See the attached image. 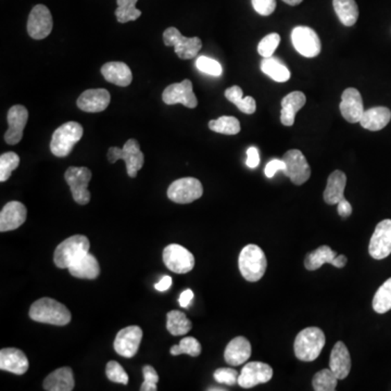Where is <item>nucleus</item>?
Segmentation results:
<instances>
[{"label": "nucleus", "mask_w": 391, "mask_h": 391, "mask_svg": "<svg viewBox=\"0 0 391 391\" xmlns=\"http://www.w3.org/2000/svg\"><path fill=\"white\" fill-rule=\"evenodd\" d=\"M31 319L44 324L65 326L69 324L72 315L65 305L51 298H42L35 301L30 308Z\"/></svg>", "instance_id": "f257e3e1"}, {"label": "nucleus", "mask_w": 391, "mask_h": 391, "mask_svg": "<svg viewBox=\"0 0 391 391\" xmlns=\"http://www.w3.org/2000/svg\"><path fill=\"white\" fill-rule=\"evenodd\" d=\"M326 338L319 327H308L297 335L294 344L296 357L303 362L315 361L324 348Z\"/></svg>", "instance_id": "f03ea898"}, {"label": "nucleus", "mask_w": 391, "mask_h": 391, "mask_svg": "<svg viewBox=\"0 0 391 391\" xmlns=\"http://www.w3.org/2000/svg\"><path fill=\"white\" fill-rule=\"evenodd\" d=\"M238 266L243 278L250 282L260 280L268 268L264 251L257 245H247L238 257Z\"/></svg>", "instance_id": "7ed1b4c3"}, {"label": "nucleus", "mask_w": 391, "mask_h": 391, "mask_svg": "<svg viewBox=\"0 0 391 391\" xmlns=\"http://www.w3.org/2000/svg\"><path fill=\"white\" fill-rule=\"evenodd\" d=\"M83 134L84 129L77 122L71 121L62 124L61 127L56 129L50 141L52 154L59 158L69 156L75 145L82 138Z\"/></svg>", "instance_id": "20e7f679"}, {"label": "nucleus", "mask_w": 391, "mask_h": 391, "mask_svg": "<svg viewBox=\"0 0 391 391\" xmlns=\"http://www.w3.org/2000/svg\"><path fill=\"white\" fill-rule=\"evenodd\" d=\"M90 248L86 236H71L56 248L54 262L59 269H69L70 265L90 253Z\"/></svg>", "instance_id": "39448f33"}, {"label": "nucleus", "mask_w": 391, "mask_h": 391, "mask_svg": "<svg viewBox=\"0 0 391 391\" xmlns=\"http://www.w3.org/2000/svg\"><path fill=\"white\" fill-rule=\"evenodd\" d=\"M106 157L110 163H115L118 160H123L127 164V174L131 179L136 177L137 173L143 168L145 162L144 154L141 152L138 141L133 138L129 139L122 149L118 147L109 148Z\"/></svg>", "instance_id": "423d86ee"}, {"label": "nucleus", "mask_w": 391, "mask_h": 391, "mask_svg": "<svg viewBox=\"0 0 391 391\" xmlns=\"http://www.w3.org/2000/svg\"><path fill=\"white\" fill-rule=\"evenodd\" d=\"M92 171L85 166H71L65 173V182L70 186L73 199L79 205L85 206L90 201V193L88 183L92 179Z\"/></svg>", "instance_id": "0eeeda50"}, {"label": "nucleus", "mask_w": 391, "mask_h": 391, "mask_svg": "<svg viewBox=\"0 0 391 391\" xmlns=\"http://www.w3.org/2000/svg\"><path fill=\"white\" fill-rule=\"evenodd\" d=\"M164 45L173 46L176 55L184 60H189L198 55L202 42L198 38H185L176 28H168L163 33Z\"/></svg>", "instance_id": "6e6552de"}, {"label": "nucleus", "mask_w": 391, "mask_h": 391, "mask_svg": "<svg viewBox=\"0 0 391 391\" xmlns=\"http://www.w3.org/2000/svg\"><path fill=\"white\" fill-rule=\"evenodd\" d=\"M202 193V184L195 177L177 179L173 182L168 189V199L179 205H186L198 200Z\"/></svg>", "instance_id": "1a4fd4ad"}, {"label": "nucleus", "mask_w": 391, "mask_h": 391, "mask_svg": "<svg viewBox=\"0 0 391 391\" xmlns=\"http://www.w3.org/2000/svg\"><path fill=\"white\" fill-rule=\"evenodd\" d=\"M163 262L172 272L186 274L191 272L195 266V257L183 246L172 244L164 248Z\"/></svg>", "instance_id": "9d476101"}, {"label": "nucleus", "mask_w": 391, "mask_h": 391, "mask_svg": "<svg viewBox=\"0 0 391 391\" xmlns=\"http://www.w3.org/2000/svg\"><path fill=\"white\" fill-rule=\"evenodd\" d=\"M292 45L305 58H314L319 55L322 44L319 35L308 26H297L292 32Z\"/></svg>", "instance_id": "9b49d317"}, {"label": "nucleus", "mask_w": 391, "mask_h": 391, "mask_svg": "<svg viewBox=\"0 0 391 391\" xmlns=\"http://www.w3.org/2000/svg\"><path fill=\"white\" fill-rule=\"evenodd\" d=\"M282 160L286 163L284 173L295 185H302L310 179L311 168L301 151L298 149H290L284 154Z\"/></svg>", "instance_id": "f8f14e48"}, {"label": "nucleus", "mask_w": 391, "mask_h": 391, "mask_svg": "<svg viewBox=\"0 0 391 391\" xmlns=\"http://www.w3.org/2000/svg\"><path fill=\"white\" fill-rule=\"evenodd\" d=\"M54 21L51 13L46 6L38 5L29 15L28 33L33 40H44L51 33Z\"/></svg>", "instance_id": "ddd939ff"}, {"label": "nucleus", "mask_w": 391, "mask_h": 391, "mask_svg": "<svg viewBox=\"0 0 391 391\" xmlns=\"http://www.w3.org/2000/svg\"><path fill=\"white\" fill-rule=\"evenodd\" d=\"M141 340H143V330L141 327L136 325L125 327L120 330L115 337L113 344L114 350L121 357L131 359L136 356Z\"/></svg>", "instance_id": "4468645a"}, {"label": "nucleus", "mask_w": 391, "mask_h": 391, "mask_svg": "<svg viewBox=\"0 0 391 391\" xmlns=\"http://www.w3.org/2000/svg\"><path fill=\"white\" fill-rule=\"evenodd\" d=\"M273 369L263 362H249L241 369L238 377V385L243 388H253L265 384L272 379Z\"/></svg>", "instance_id": "2eb2a0df"}, {"label": "nucleus", "mask_w": 391, "mask_h": 391, "mask_svg": "<svg viewBox=\"0 0 391 391\" xmlns=\"http://www.w3.org/2000/svg\"><path fill=\"white\" fill-rule=\"evenodd\" d=\"M162 100L166 104H181L189 109L198 106V99L193 90V83L189 79H184L183 82L166 87L162 94Z\"/></svg>", "instance_id": "dca6fc26"}, {"label": "nucleus", "mask_w": 391, "mask_h": 391, "mask_svg": "<svg viewBox=\"0 0 391 391\" xmlns=\"http://www.w3.org/2000/svg\"><path fill=\"white\" fill-rule=\"evenodd\" d=\"M369 253L375 260L391 255V220L381 221L377 224L369 241Z\"/></svg>", "instance_id": "f3484780"}, {"label": "nucleus", "mask_w": 391, "mask_h": 391, "mask_svg": "<svg viewBox=\"0 0 391 391\" xmlns=\"http://www.w3.org/2000/svg\"><path fill=\"white\" fill-rule=\"evenodd\" d=\"M28 119L29 111L24 106L17 104L11 106L7 115L9 127L5 134V141L8 145H17L20 143Z\"/></svg>", "instance_id": "a211bd4d"}, {"label": "nucleus", "mask_w": 391, "mask_h": 391, "mask_svg": "<svg viewBox=\"0 0 391 391\" xmlns=\"http://www.w3.org/2000/svg\"><path fill=\"white\" fill-rule=\"evenodd\" d=\"M342 118L349 123H358L363 115L364 106L361 94L357 88L349 87L344 90L342 95V102L340 106Z\"/></svg>", "instance_id": "6ab92c4d"}, {"label": "nucleus", "mask_w": 391, "mask_h": 391, "mask_svg": "<svg viewBox=\"0 0 391 391\" xmlns=\"http://www.w3.org/2000/svg\"><path fill=\"white\" fill-rule=\"evenodd\" d=\"M28 211L23 203L10 201L5 205L0 212V232H10L24 224Z\"/></svg>", "instance_id": "aec40b11"}, {"label": "nucleus", "mask_w": 391, "mask_h": 391, "mask_svg": "<svg viewBox=\"0 0 391 391\" xmlns=\"http://www.w3.org/2000/svg\"><path fill=\"white\" fill-rule=\"evenodd\" d=\"M111 96L104 88H94L85 90L77 99V104L79 109L90 113L104 111L109 106Z\"/></svg>", "instance_id": "412c9836"}, {"label": "nucleus", "mask_w": 391, "mask_h": 391, "mask_svg": "<svg viewBox=\"0 0 391 391\" xmlns=\"http://www.w3.org/2000/svg\"><path fill=\"white\" fill-rule=\"evenodd\" d=\"M29 360L17 348H5L0 351V369L10 372L15 375H23L28 372Z\"/></svg>", "instance_id": "4be33fe9"}, {"label": "nucleus", "mask_w": 391, "mask_h": 391, "mask_svg": "<svg viewBox=\"0 0 391 391\" xmlns=\"http://www.w3.org/2000/svg\"><path fill=\"white\" fill-rule=\"evenodd\" d=\"M251 357V344L245 337L238 336L230 340L224 352V359L230 367H239Z\"/></svg>", "instance_id": "5701e85b"}, {"label": "nucleus", "mask_w": 391, "mask_h": 391, "mask_svg": "<svg viewBox=\"0 0 391 391\" xmlns=\"http://www.w3.org/2000/svg\"><path fill=\"white\" fill-rule=\"evenodd\" d=\"M330 369L338 379H344L351 371L349 350L342 342H336L330 353Z\"/></svg>", "instance_id": "b1692460"}, {"label": "nucleus", "mask_w": 391, "mask_h": 391, "mask_svg": "<svg viewBox=\"0 0 391 391\" xmlns=\"http://www.w3.org/2000/svg\"><path fill=\"white\" fill-rule=\"evenodd\" d=\"M307 102V97L302 92H292L284 97L280 110V122L285 127H292L295 124L296 114L301 110Z\"/></svg>", "instance_id": "393cba45"}, {"label": "nucleus", "mask_w": 391, "mask_h": 391, "mask_svg": "<svg viewBox=\"0 0 391 391\" xmlns=\"http://www.w3.org/2000/svg\"><path fill=\"white\" fill-rule=\"evenodd\" d=\"M102 74L106 82L112 83L120 87H127L133 81L131 69L123 62H108L102 65Z\"/></svg>", "instance_id": "a878e982"}, {"label": "nucleus", "mask_w": 391, "mask_h": 391, "mask_svg": "<svg viewBox=\"0 0 391 391\" xmlns=\"http://www.w3.org/2000/svg\"><path fill=\"white\" fill-rule=\"evenodd\" d=\"M44 389L47 391H71L74 389L75 381L71 367H60L52 372L44 381Z\"/></svg>", "instance_id": "bb28decb"}, {"label": "nucleus", "mask_w": 391, "mask_h": 391, "mask_svg": "<svg viewBox=\"0 0 391 391\" xmlns=\"http://www.w3.org/2000/svg\"><path fill=\"white\" fill-rule=\"evenodd\" d=\"M67 270L73 278L95 280L99 276L100 265L96 257L92 253H88L84 257L75 261L72 265H70Z\"/></svg>", "instance_id": "cd10ccee"}, {"label": "nucleus", "mask_w": 391, "mask_h": 391, "mask_svg": "<svg viewBox=\"0 0 391 391\" xmlns=\"http://www.w3.org/2000/svg\"><path fill=\"white\" fill-rule=\"evenodd\" d=\"M391 120V111L386 106H375L365 110L360 124L363 129L372 131H381L388 125Z\"/></svg>", "instance_id": "c85d7f7f"}, {"label": "nucleus", "mask_w": 391, "mask_h": 391, "mask_svg": "<svg viewBox=\"0 0 391 391\" xmlns=\"http://www.w3.org/2000/svg\"><path fill=\"white\" fill-rule=\"evenodd\" d=\"M346 176L344 172L336 170L330 174L327 179L326 189L323 197L327 205L334 206L344 198V189H346Z\"/></svg>", "instance_id": "c756f323"}, {"label": "nucleus", "mask_w": 391, "mask_h": 391, "mask_svg": "<svg viewBox=\"0 0 391 391\" xmlns=\"http://www.w3.org/2000/svg\"><path fill=\"white\" fill-rule=\"evenodd\" d=\"M335 13L344 26H353L359 19V7L356 0H333Z\"/></svg>", "instance_id": "7c9ffc66"}, {"label": "nucleus", "mask_w": 391, "mask_h": 391, "mask_svg": "<svg viewBox=\"0 0 391 391\" xmlns=\"http://www.w3.org/2000/svg\"><path fill=\"white\" fill-rule=\"evenodd\" d=\"M261 70L275 82L285 83L290 79L289 70L278 58H264L261 61Z\"/></svg>", "instance_id": "2f4dec72"}, {"label": "nucleus", "mask_w": 391, "mask_h": 391, "mask_svg": "<svg viewBox=\"0 0 391 391\" xmlns=\"http://www.w3.org/2000/svg\"><path fill=\"white\" fill-rule=\"evenodd\" d=\"M336 257L337 253L332 250V248L328 246H321L312 253H308L305 260V269L308 271L319 270L325 263L332 264Z\"/></svg>", "instance_id": "473e14b6"}, {"label": "nucleus", "mask_w": 391, "mask_h": 391, "mask_svg": "<svg viewBox=\"0 0 391 391\" xmlns=\"http://www.w3.org/2000/svg\"><path fill=\"white\" fill-rule=\"evenodd\" d=\"M225 97L228 102L235 104L243 113L253 114L257 109L255 100L251 96L244 97L243 90L237 85L228 88L225 90Z\"/></svg>", "instance_id": "72a5a7b5"}, {"label": "nucleus", "mask_w": 391, "mask_h": 391, "mask_svg": "<svg viewBox=\"0 0 391 391\" xmlns=\"http://www.w3.org/2000/svg\"><path fill=\"white\" fill-rule=\"evenodd\" d=\"M191 327H193V324L187 319L185 313L174 310L166 314V328L173 336L189 334Z\"/></svg>", "instance_id": "f704fd0d"}, {"label": "nucleus", "mask_w": 391, "mask_h": 391, "mask_svg": "<svg viewBox=\"0 0 391 391\" xmlns=\"http://www.w3.org/2000/svg\"><path fill=\"white\" fill-rule=\"evenodd\" d=\"M209 129L218 134L236 135L241 131V127L236 118L224 115L209 122Z\"/></svg>", "instance_id": "c9c22d12"}, {"label": "nucleus", "mask_w": 391, "mask_h": 391, "mask_svg": "<svg viewBox=\"0 0 391 391\" xmlns=\"http://www.w3.org/2000/svg\"><path fill=\"white\" fill-rule=\"evenodd\" d=\"M373 309L379 314H384L391 310V278L378 288L373 298Z\"/></svg>", "instance_id": "e433bc0d"}, {"label": "nucleus", "mask_w": 391, "mask_h": 391, "mask_svg": "<svg viewBox=\"0 0 391 391\" xmlns=\"http://www.w3.org/2000/svg\"><path fill=\"white\" fill-rule=\"evenodd\" d=\"M138 0H117L118 8L115 17L118 22L127 23L135 21L141 15V11L136 8Z\"/></svg>", "instance_id": "4c0bfd02"}, {"label": "nucleus", "mask_w": 391, "mask_h": 391, "mask_svg": "<svg viewBox=\"0 0 391 391\" xmlns=\"http://www.w3.org/2000/svg\"><path fill=\"white\" fill-rule=\"evenodd\" d=\"M338 378L330 369L317 372L312 379V386L315 391L336 390Z\"/></svg>", "instance_id": "58836bf2"}, {"label": "nucleus", "mask_w": 391, "mask_h": 391, "mask_svg": "<svg viewBox=\"0 0 391 391\" xmlns=\"http://www.w3.org/2000/svg\"><path fill=\"white\" fill-rule=\"evenodd\" d=\"M170 352H171L172 356L189 354L191 357H199L201 353V344L193 337H186L181 340L179 344L172 346Z\"/></svg>", "instance_id": "ea45409f"}, {"label": "nucleus", "mask_w": 391, "mask_h": 391, "mask_svg": "<svg viewBox=\"0 0 391 391\" xmlns=\"http://www.w3.org/2000/svg\"><path fill=\"white\" fill-rule=\"evenodd\" d=\"M20 164V157L15 152H6L0 156V182H7L11 173Z\"/></svg>", "instance_id": "a19ab883"}, {"label": "nucleus", "mask_w": 391, "mask_h": 391, "mask_svg": "<svg viewBox=\"0 0 391 391\" xmlns=\"http://www.w3.org/2000/svg\"><path fill=\"white\" fill-rule=\"evenodd\" d=\"M280 42V36L278 33H271L261 40L257 45V52L263 58L272 57L275 50L278 49Z\"/></svg>", "instance_id": "79ce46f5"}, {"label": "nucleus", "mask_w": 391, "mask_h": 391, "mask_svg": "<svg viewBox=\"0 0 391 391\" xmlns=\"http://www.w3.org/2000/svg\"><path fill=\"white\" fill-rule=\"evenodd\" d=\"M196 67L200 72L212 75V77H220V75H222V72H223L222 65L216 60L211 59V58L206 57V56H201V57L196 60Z\"/></svg>", "instance_id": "37998d69"}, {"label": "nucleus", "mask_w": 391, "mask_h": 391, "mask_svg": "<svg viewBox=\"0 0 391 391\" xmlns=\"http://www.w3.org/2000/svg\"><path fill=\"white\" fill-rule=\"evenodd\" d=\"M106 377L117 384H129V375L117 361H109L106 367Z\"/></svg>", "instance_id": "c03bdc74"}, {"label": "nucleus", "mask_w": 391, "mask_h": 391, "mask_svg": "<svg viewBox=\"0 0 391 391\" xmlns=\"http://www.w3.org/2000/svg\"><path fill=\"white\" fill-rule=\"evenodd\" d=\"M213 377L220 384L234 386V385L238 384L239 374L236 369H230V367H222V369H218L214 372Z\"/></svg>", "instance_id": "a18cd8bd"}, {"label": "nucleus", "mask_w": 391, "mask_h": 391, "mask_svg": "<svg viewBox=\"0 0 391 391\" xmlns=\"http://www.w3.org/2000/svg\"><path fill=\"white\" fill-rule=\"evenodd\" d=\"M143 375H144V383L141 385V391H156L157 384H158L159 376L156 369L150 365H145L143 367Z\"/></svg>", "instance_id": "49530a36"}, {"label": "nucleus", "mask_w": 391, "mask_h": 391, "mask_svg": "<svg viewBox=\"0 0 391 391\" xmlns=\"http://www.w3.org/2000/svg\"><path fill=\"white\" fill-rule=\"evenodd\" d=\"M253 9L260 15H272L276 9V0H251Z\"/></svg>", "instance_id": "de8ad7c7"}, {"label": "nucleus", "mask_w": 391, "mask_h": 391, "mask_svg": "<svg viewBox=\"0 0 391 391\" xmlns=\"http://www.w3.org/2000/svg\"><path fill=\"white\" fill-rule=\"evenodd\" d=\"M286 163L284 160H280V159H274V160H271L266 166H265L264 173L266 177L269 179H272L275 174L280 171H285Z\"/></svg>", "instance_id": "09e8293b"}, {"label": "nucleus", "mask_w": 391, "mask_h": 391, "mask_svg": "<svg viewBox=\"0 0 391 391\" xmlns=\"http://www.w3.org/2000/svg\"><path fill=\"white\" fill-rule=\"evenodd\" d=\"M247 166L250 168H257L260 164V154L255 147H250L247 150Z\"/></svg>", "instance_id": "8fccbe9b"}, {"label": "nucleus", "mask_w": 391, "mask_h": 391, "mask_svg": "<svg viewBox=\"0 0 391 391\" xmlns=\"http://www.w3.org/2000/svg\"><path fill=\"white\" fill-rule=\"evenodd\" d=\"M337 206H338V214H340L342 218H346L351 216L352 206L346 198L342 199V200L337 203Z\"/></svg>", "instance_id": "3c124183"}, {"label": "nucleus", "mask_w": 391, "mask_h": 391, "mask_svg": "<svg viewBox=\"0 0 391 391\" xmlns=\"http://www.w3.org/2000/svg\"><path fill=\"white\" fill-rule=\"evenodd\" d=\"M193 299V292L191 289H186L182 292L179 298V303L182 308H189Z\"/></svg>", "instance_id": "603ef678"}, {"label": "nucleus", "mask_w": 391, "mask_h": 391, "mask_svg": "<svg viewBox=\"0 0 391 391\" xmlns=\"http://www.w3.org/2000/svg\"><path fill=\"white\" fill-rule=\"evenodd\" d=\"M171 286L172 278L171 276H168V275H166L161 280H159V282H157L156 285H154V288H156L158 292H166V290L170 289Z\"/></svg>", "instance_id": "864d4df0"}, {"label": "nucleus", "mask_w": 391, "mask_h": 391, "mask_svg": "<svg viewBox=\"0 0 391 391\" xmlns=\"http://www.w3.org/2000/svg\"><path fill=\"white\" fill-rule=\"evenodd\" d=\"M332 264L338 269L344 268V265L346 264V255H337V257H335L334 261H333Z\"/></svg>", "instance_id": "5fc2aeb1"}, {"label": "nucleus", "mask_w": 391, "mask_h": 391, "mask_svg": "<svg viewBox=\"0 0 391 391\" xmlns=\"http://www.w3.org/2000/svg\"><path fill=\"white\" fill-rule=\"evenodd\" d=\"M282 1L289 6H298L300 5L303 0H282Z\"/></svg>", "instance_id": "6e6d98bb"}]
</instances>
